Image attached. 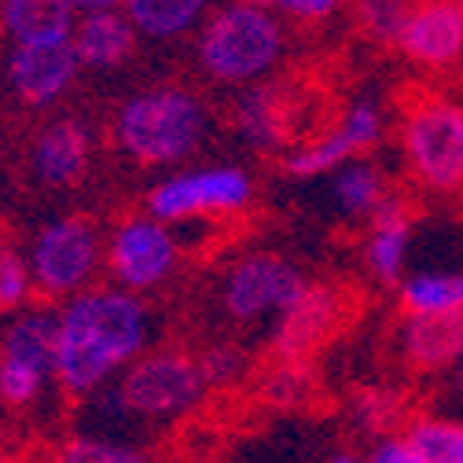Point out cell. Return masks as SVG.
<instances>
[{
	"label": "cell",
	"mask_w": 463,
	"mask_h": 463,
	"mask_svg": "<svg viewBox=\"0 0 463 463\" xmlns=\"http://www.w3.org/2000/svg\"><path fill=\"white\" fill-rule=\"evenodd\" d=\"M345 420H350L354 434H361L368 445L379 438H393L409 427L412 404L409 393L390 383H361L345 397Z\"/></svg>",
	"instance_id": "22"
},
{
	"label": "cell",
	"mask_w": 463,
	"mask_h": 463,
	"mask_svg": "<svg viewBox=\"0 0 463 463\" xmlns=\"http://www.w3.org/2000/svg\"><path fill=\"white\" fill-rule=\"evenodd\" d=\"M37 295L33 276H30V261L23 250L15 247H0V313H23L30 309Z\"/></svg>",
	"instance_id": "29"
},
{
	"label": "cell",
	"mask_w": 463,
	"mask_h": 463,
	"mask_svg": "<svg viewBox=\"0 0 463 463\" xmlns=\"http://www.w3.org/2000/svg\"><path fill=\"white\" fill-rule=\"evenodd\" d=\"M324 195L327 210L345 224H368L397 199L390 173L372 158H354L324 177Z\"/></svg>",
	"instance_id": "19"
},
{
	"label": "cell",
	"mask_w": 463,
	"mask_h": 463,
	"mask_svg": "<svg viewBox=\"0 0 463 463\" xmlns=\"http://www.w3.org/2000/svg\"><path fill=\"white\" fill-rule=\"evenodd\" d=\"M390 126V114L383 107L379 96H357L350 99L331 129H324L313 140H298L291 151L283 155L279 169L291 181H324L335 169H342L345 162L364 158L372 147L383 144Z\"/></svg>",
	"instance_id": "11"
},
{
	"label": "cell",
	"mask_w": 463,
	"mask_h": 463,
	"mask_svg": "<svg viewBox=\"0 0 463 463\" xmlns=\"http://www.w3.org/2000/svg\"><path fill=\"white\" fill-rule=\"evenodd\" d=\"M184 265V243L173 224L151 213H129L103 236V272L110 287L147 298L173 283Z\"/></svg>",
	"instance_id": "9"
},
{
	"label": "cell",
	"mask_w": 463,
	"mask_h": 463,
	"mask_svg": "<svg viewBox=\"0 0 463 463\" xmlns=\"http://www.w3.org/2000/svg\"><path fill=\"white\" fill-rule=\"evenodd\" d=\"M67 5L74 8V15H99V12H118L122 0H67Z\"/></svg>",
	"instance_id": "33"
},
{
	"label": "cell",
	"mask_w": 463,
	"mask_h": 463,
	"mask_svg": "<svg viewBox=\"0 0 463 463\" xmlns=\"http://www.w3.org/2000/svg\"><path fill=\"white\" fill-rule=\"evenodd\" d=\"M416 240H420L416 217L409 206H404V199L397 195L375 221L364 224V236H361L364 272L383 287H397L404 279V272L412 269Z\"/></svg>",
	"instance_id": "18"
},
{
	"label": "cell",
	"mask_w": 463,
	"mask_h": 463,
	"mask_svg": "<svg viewBox=\"0 0 463 463\" xmlns=\"http://www.w3.org/2000/svg\"><path fill=\"white\" fill-rule=\"evenodd\" d=\"M96 158V133L81 114H52L30 140V173L33 181L67 192L78 188Z\"/></svg>",
	"instance_id": "14"
},
{
	"label": "cell",
	"mask_w": 463,
	"mask_h": 463,
	"mask_svg": "<svg viewBox=\"0 0 463 463\" xmlns=\"http://www.w3.org/2000/svg\"><path fill=\"white\" fill-rule=\"evenodd\" d=\"M401 438L430 463H463V420L459 416H445L430 409L416 412L409 427L401 430Z\"/></svg>",
	"instance_id": "24"
},
{
	"label": "cell",
	"mask_w": 463,
	"mask_h": 463,
	"mask_svg": "<svg viewBox=\"0 0 463 463\" xmlns=\"http://www.w3.org/2000/svg\"><path fill=\"white\" fill-rule=\"evenodd\" d=\"M287 52L283 19L261 0H224L192 37L195 67L210 85L250 89L269 81Z\"/></svg>",
	"instance_id": "4"
},
{
	"label": "cell",
	"mask_w": 463,
	"mask_h": 463,
	"mask_svg": "<svg viewBox=\"0 0 463 463\" xmlns=\"http://www.w3.org/2000/svg\"><path fill=\"white\" fill-rule=\"evenodd\" d=\"M254 386L265 404H272L279 412H291V409H302L313 397L317 375H313L309 361H269L261 368V375L254 379Z\"/></svg>",
	"instance_id": "25"
},
{
	"label": "cell",
	"mask_w": 463,
	"mask_h": 463,
	"mask_svg": "<svg viewBox=\"0 0 463 463\" xmlns=\"http://www.w3.org/2000/svg\"><path fill=\"white\" fill-rule=\"evenodd\" d=\"M26 463H55V459H41V456H37V459H26Z\"/></svg>",
	"instance_id": "35"
},
{
	"label": "cell",
	"mask_w": 463,
	"mask_h": 463,
	"mask_svg": "<svg viewBox=\"0 0 463 463\" xmlns=\"http://www.w3.org/2000/svg\"><path fill=\"white\" fill-rule=\"evenodd\" d=\"M452 5H456V8H459V12H463V0H452Z\"/></svg>",
	"instance_id": "36"
},
{
	"label": "cell",
	"mask_w": 463,
	"mask_h": 463,
	"mask_svg": "<svg viewBox=\"0 0 463 463\" xmlns=\"http://www.w3.org/2000/svg\"><path fill=\"white\" fill-rule=\"evenodd\" d=\"M210 383L195 361V354L181 345H155L140 361H133L110 386H103L85 404L107 412L99 427L89 434H103L114 441H133V434H162L188 423L210 401Z\"/></svg>",
	"instance_id": "2"
},
{
	"label": "cell",
	"mask_w": 463,
	"mask_h": 463,
	"mask_svg": "<svg viewBox=\"0 0 463 463\" xmlns=\"http://www.w3.org/2000/svg\"><path fill=\"white\" fill-rule=\"evenodd\" d=\"M401 317H449L463 309V265H412L393 287Z\"/></svg>",
	"instance_id": "21"
},
{
	"label": "cell",
	"mask_w": 463,
	"mask_h": 463,
	"mask_svg": "<svg viewBox=\"0 0 463 463\" xmlns=\"http://www.w3.org/2000/svg\"><path fill=\"white\" fill-rule=\"evenodd\" d=\"M26 261L37 295L63 306L96 287V276L103 272V232L81 213L52 217L33 232Z\"/></svg>",
	"instance_id": "8"
},
{
	"label": "cell",
	"mask_w": 463,
	"mask_h": 463,
	"mask_svg": "<svg viewBox=\"0 0 463 463\" xmlns=\"http://www.w3.org/2000/svg\"><path fill=\"white\" fill-rule=\"evenodd\" d=\"M213 129L206 99L184 81H151L133 89L110 118V140L129 162L147 169H181L203 151Z\"/></svg>",
	"instance_id": "3"
},
{
	"label": "cell",
	"mask_w": 463,
	"mask_h": 463,
	"mask_svg": "<svg viewBox=\"0 0 463 463\" xmlns=\"http://www.w3.org/2000/svg\"><path fill=\"white\" fill-rule=\"evenodd\" d=\"M217 8V0H122V12L140 33V41L151 44H173L195 37V30L206 23V15Z\"/></svg>",
	"instance_id": "23"
},
{
	"label": "cell",
	"mask_w": 463,
	"mask_h": 463,
	"mask_svg": "<svg viewBox=\"0 0 463 463\" xmlns=\"http://www.w3.org/2000/svg\"><path fill=\"white\" fill-rule=\"evenodd\" d=\"M210 390H240L243 383L258 379V368H254V354L250 345H243L240 338H213L206 342L203 350L195 354Z\"/></svg>",
	"instance_id": "26"
},
{
	"label": "cell",
	"mask_w": 463,
	"mask_h": 463,
	"mask_svg": "<svg viewBox=\"0 0 463 463\" xmlns=\"http://www.w3.org/2000/svg\"><path fill=\"white\" fill-rule=\"evenodd\" d=\"M71 44L85 74H114L133 63V55L140 48V33L118 8V12L81 15L71 33Z\"/></svg>",
	"instance_id": "20"
},
{
	"label": "cell",
	"mask_w": 463,
	"mask_h": 463,
	"mask_svg": "<svg viewBox=\"0 0 463 463\" xmlns=\"http://www.w3.org/2000/svg\"><path fill=\"white\" fill-rule=\"evenodd\" d=\"M342 295L338 287L313 279L309 291L287 309L269 331H265V350L272 361H309L324 338L338 327L342 320Z\"/></svg>",
	"instance_id": "15"
},
{
	"label": "cell",
	"mask_w": 463,
	"mask_h": 463,
	"mask_svg": "<svg viewBox=\"0 0 463 463\" xmlns=\"http://www.w3.org/2000/svg\"><path fill=\"white\" fill-rule=\"evenodd\" d=\"M55 383V309L30 306L0 331V401L33 409Z\"/></svg>",
	"instance_id": "10"
},
{
	"label": "cell",
	"mask_w": 463,
	"mask_h": 463,
	"mask_svg": "<svg viewBox=\"0 0 463 463\" xmlns=\"http://www.w3.org/2000/svg\"><path fill=\"white\" fill-rule=\"evenodd\" d=\"M309 276L276 250H247L236 254L217 276L213 302L221 317L236 327H261V335L291 309L306 291Z\"/></svg>",
	"instance_id": "7"
},
{
	"label": "cell",
	"mask_w": 463,
	"mask_h": 463,
	"mask_svg": "<svg viewBox=\"0 0 463 463\" xmlns=\"http://www.w3.org/2000/svg\"><path fill=\"white\" fill-rule=\"evenodd\" d=\"M258 195V177L240 162H203L169 169L144 195V213L162 224L224 221L250 210Z\"/></svg>",
	"instance_id": "6"
},
{
	"label": "cell",
	"mask_w": 463,
	"mask_h": 463,
	"mask_svg": "<svg viewBox=\"0 0 463 463\" xmlns=\"http://www.w3.org/2000/svg\"><path fill=\"white\" fill-rule=\"evenodd\" d=\"M158 320L147 298L96 283L55 309V383L71 401H89L133 361L155 350Z\"/></svg>",
	"instance_id": "1"
},
{
	"label": "cell",
	"mask_w": 463,
	"mask_h": 463,
	"mask_svg": "<svg viewBox=\"0 0 463 463\" xmlns=\"http://www.w3.org/2000/svg\"><path fill=\"white\" fill-rule=\"evenodd\" d=\"M416 0H354V19L361 26V33L375 44H386V48H397V37L409 23V12H412Z\"/></svg>",
	"instance_id": "28"
},
{
	"label": "cell",
	"mask_w": 463,
	"mask_h": 463,
	"mask_svg": "<svg viewBox=\"0 0 463 463\" xmlns=\"http://www.w3.org/2000/svg\"><path fill=\"white\" fill-rule=\"evenodd\" d=\"M55 463H162V459L151 456L144 445H129V441H114L103 434L78 430L60 445Z\"/></svg>",
	"instance_id": "27"
},
{
	"label": "cell",
	"mask_w": 463,
	"mask_h": 463,
	"mask_svg": "<svg viewBox=\"0 0 463 463\" xmlns=\"http://www.w3.org/2000/svg\"><path fill=\"white\" fill-rule=\"evenodd\" d=\"M397 151L430 199H463V96H412L397 122Z\"/></svg>",
	"instance_id": "5"
},
{
	"label": "cell",
	"mask_w": 463,
	"mask_h": 463,
	"mask_svg": "<svg viewBox=\"0 0 463 463\" xmlns=\"http://www.w3.org/2000/svg\"><path fill=\"white\" fill-rule=\"evenodd\" d=\"M295 122H302L298 96L276 78L240 89L228 107V126L236 140L254 155H287L295 147Z\"/></svg>",
	"instance_id": "12"
},
{
	"label": "cell",
	"mask_w": 463,
	"mask_h": 463,
	"mask_svg": "<svg viewBox=\"0 0 463 463\" xmlns=\"http://www.w3.org/2000/svg\"><path fill=\"white\" fill-rule=\"evenodd\" d=\"M397 52L423 71H449L463 60V12L452 0H416L397 37Z\"/></svg>",
	"instance_id": "16"
},
{
	"label": "cell",
	"mask_w": 463,
	"mask_h": 463,
	"mask_svg": "<svg viewBox=\"0 0 463 463\" xmlns=\"http://www.w3.org/2000/svg\"><path fill=\"white\" fill-rule=\"evenodd\" d=\"M0 463H12V459H8V449H5V441H0Z\"/></svg>",
	"instance_id": "34"
},
{
	"label": "cell",
	"mask_w": 463,
	"mask_h": 463,
	"mask_svg": "<svg viewBox=\"0 0 463 463\" xmlns=\"http://www.w3.org/2000/svg\"><path fill=\"white\" fill-rule=\"evenodd\" d=\"M364 456H368V463H430V459H423L409 441H404L401 434L372 441V445L364 449Z\"/></svg>",
	"instance_id": "32"
},
{
	"label": "cell",
	"mask_w": 463,
	"mask_h": 463,
	"mask_svg": "<svg viewBox=\"0 0 463 463\" xmlns=\"http://www.w3.org/2000/svg\"><path fill=\"white\" fill-rule=\"evenodd\" d=\"M430 412H445V416L463 420V361H456L441 379H434Z\"/></svg>",
	"instance_id": "31"
},
{
	"label": "cell",
	"mask_w": 463,
	"mask_h": 463,
	"mask_svg": "<svg viewBox=\"0 0 463 463\" xmlns=\"http://www.w3.org/2000/svg\"><path fill=\"white\" fill-rule=\"evenodd\" d=\"M393 345L412 375L441 379L456 361H463V309L449 317H401Z\"/></svg>",
	"instance_id": "17"
},
{
	"label": "cell",
	"mask_w": 463,
	"mask_h": 463,
	"mask_svg": "<svg viewBox=\"0 0 463 463\" xmlns=\"http://www.w3.org/2000/svg\"><path fill=\"white\" fill-rule=\"evenodd\" d=\"M269 5L279 19H295V23H327L338 12H345L354 0H261Z\"/></svg>",
	"instance_id": "30"
},
{
	"label": "cell",
	"mask_w": 463,
	"mask_h": 463,
	"mask_svg": "<svg viewBox=\"0 0 463 463\" xmlns=\"http://www.w3.org/2000/svg\"><path fill=\"white\" fill-rule=\"evenodd\" d=\"M8 85L19 103L33 110H52L67 99V92L81 78V63L67 41H33V44H8L5 60Z\"/></svg>",
	"instance_id": "13"
}]
</instances>
